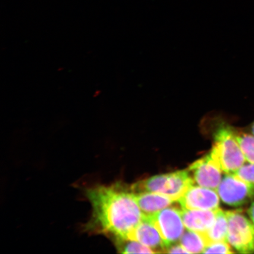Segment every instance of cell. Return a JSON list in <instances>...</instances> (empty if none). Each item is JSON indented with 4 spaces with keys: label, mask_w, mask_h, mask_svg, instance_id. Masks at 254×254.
Listing matches in <instances>:
<instances>
[{
    "label": "cell",
    "mask_w": 254,
    "mask_h": 254,
    "mask_svg": "<svg viewBox=\"0 0 254 254\" xmlns=\"http://www.w3.org/2000/svg\"><path fill=\"white\" fill-rule=\"evenodd\" d=\"M90 202V220L83 226L85 233L101 235L115 244L127 240L144 218L129 186L117 182L97 184L84 189Z\"/></svg>",
    "instance_id": "1"
},
{
    "label": "cell",
    "mask_w": 254,
    "mask_h": 254,
    "mask_svg": "<svg viewBox=\"0 0 254 254\" xmlns=\"http://www.w3.org/2000/svg\"><path fill=\"white\" fill-rule=\"evenodd\" d=\"M206 122L213 128V147L210 152L212 156L224 173H236L247 160L237 141L236 128L217 115L208 117Z\"/></svg>",
    "instance_id": "2"
},
{
    "label": "cell",
    "mask_w": 254,
    "mask_h": 254,
    "mask_svg": "<svg viewBox=\"0 0 254 254\" xmlns=\"http://www.w3.org/2000/svg\"><path fill=\"white\" fill-rule=\"evenodd\" d=\"M193 185H195V183L189 171L186 170L157 175L139 181L129 186V188L133 193H158L169 196L177 201Z\"/></svg>",
    "instance_id": "3"
},
{
    "label": "cell",
    "mask_w": 254,
    "mask_h": 254,
    "mask_svg": "<svg viewBox=\"0 0 254 254\" xmlns=\"http://www.w3.org/2000/svg\"><path fill=\"white\" fill-rule=\"evenodd\" d=\"M228 221L227 241L241 254L254 253V224L242 211H226Z\"/></svg>",
    "instance_id": "4"
},
{
    "label": "cell",
    "mask_w": 254,
    "mask_h": 254,
    "mask_svg": "<svg viewBox=\"0 0 254 254\" xmlns=\"http://www.w3.org/2000/svg\"><path fill=\"white\" fill-rule=\"evenodd\" d=\"M146 217L157 228L167 247L180 241L185 231L179 206L171 205Z\"/></svg>",
    "instance_id": "5"
},
{
    "label": "cell",
    "mask_w": 254,
    "mask_h": 254,
    "mask_svg": "<svg viewBox=\"0 0 254 254\" xmlns=\"http://www.w3.org/2000/svg\"><path fill=\"white\" fill-rule=\"evenodd\" d=\"M217 192L222 201L232 206H242L254 201V184L234 174H225Z\"/></svg>",
    "instance_id": "6"
},
{
    "label": "cell",
    "mask_w": 254,
    "mask_h": 254,
    "mask_svg": "<svg viewBox=\"0 0 254 254\" xmlns=\"http://www.w3.org/2000/svg\"><path fill=\"white\" fill-rule=\"evenodd\" d=\"M188 171L196 185L217 190L222 180L220 165L210 152L190 165Z\"/></svg>",
    "instance_id": "7"
},
{
    "label": "cell",
    "mask_w": 254,
    "mask_h": 254,
    "mask_svg": "<svg viewBox=\"0 0 254 254\" xmlns=\"http://www.w3.org/2000/svg\"><path fill=\"white\" fill-rule=\"evenodd\" d=\"M219 197L217 190L193 185L177 202L183 209L216 210L220 206Z\"/></svg>",
    "instance_id": "8"
},
{
    "label": "cell",
    "mask_w": 254,
    "mask_h": 254,
    "mask_svg": "<svg viewBox=\"0 0 254 254\" xmlns=\"http://www.w3.org/2000/svg\"><path fill=\"white\" fill-rule=\"evenodd\" d=\"M127 240L137 241L151 248L155 253H164L167 247L157 228L145 215L140 223L129 235Z\"/></svg>",
    "instance_id": "9"
},
{
    "label": "cell",
    "mask_w": 254,
    "mask_h": 254,
    "mask_svg": "<svg viewBox=\"0 0 254 254\" xmlns=\"http://www.w3.org/2000/svg\"><path fill=\"white\" fill-rule=\"evenodd\" d=\"M217 209L201 210L181 208V214L187 230L205 233L214 225Z\"/></svg>",
    "instance_id": "10"
},
{
    "label": "cell",
    "mask_w": 254,
    "mask_h": 254,
    "mask_svg": "<svg viewBox=\"0 0 254 254\" xmlns=\"http://www.w3.org/2000/svg\"><path fill=\"white\" fill-rule=\"evenodd\" d=\"M133 193L139 207L146 216L156 213L177 202L169 196L158 193L142 192Z\"/></svg>",
    "instance_id": "11"
},
{
    "label": "cell",
    "mask_w": 254,
    "mask_h": 254,
    "mask_svg": "<svg viewBox=\"0 0 254 254\" xmlns=\"http://www.w3.org/2000/svg\"><path fill=\"white\" fill-rule=\"evenodd\" d=\"M228 221L226 211L219 208L216 214L214 224L208 231L202 233L207 242V246L216 242H228Z\"/></svg>",
    "instance_id": "12"
},
{
    "label": "cell",
    "mask_w": 254,
    "mask_h": 254,
    "mask_svg": "<svg viewBox=\"0 0 254 254\" xmlns=\"http://www.w3.org/2000/svg\"><path fill=\"white\" fill-rule=\"evenodd\" d=\"M180 241L189 254L203 253L207 246L204 234L189 230L184 231Z\"/></svg>",
    "instance_id": "13"
},
{
    "label": "cell",
    "mask_w": 254,
    "mask_h": 254,
    "mask_svg": "<svg viewBox=\"0 0 254 254\" xmlns=\"http://www.w3.org/2000/svg\"><path fill=\"white\" fill-rule=\"evenodd\" d=\"M236 135L247 161L254 164V135L237 128Z\"/></svg>",
    "instance_id": "14"
},
{
    "label": "cell",
    "mask_w": 254,
    "mask_h": 254,
    "mask_svg": "<svg viewBox=\"0 0 254 254\" xmlns=\"http://www.w3.org/2000/svg\"><path fill=\"white\" fill-rule=\"evenodd\" d=\"M114 246L119 252L123 254H155L154 251L137 241L123 240L119 241Z\"/></svg>",
    "instance_id": "15"
},
{
    "label": "cell",
    "mask_w": 254,
    "mask_h": 254,
    "mask_svg": "<svg viewBox=\"0 0 254 254\" xmlns=\"http://www.w3.org/2000/svg\"><path fill=\"white\" fill-rule=\"evenodd\" d=\"M230 246L229 243L224 241L211 243L206 246L203 253L233 254L234 252Z\"/></svg>",
    "instance_id": "16"
},
{
    "label": "cell",
    "mask_w": 254,
    "mask_h": 254,
    "mask_svg": "<svg viewBox=\"0 0 254 254\" xmlns=\"http://www.w3.org/2000/svg\"><path fill=\"white\" fill-rule=\"evenodd\" d=\"M233 174L248 183L254 184V164L246 163Z\"/></svg>",
    "instance_id": "17"
},
{
    "label": "cell",
    "mask_w": 254,
    "mask_h": 254,
    "mask_svg": "<svg viewBox=\"0 0 254 254\" xmlns=\"http://www.w3.org/2000/svg\"><path fill=\"white\" fill-rule=\"evenodd\" d=\"M164 253L175 254V253H182V254H189L188 252L184 249V248L179 244H173L171 245L168 246L165 249Z\"/></svg>",
    "instance_id": "18"
},
{
    "label": "cell",
    "mask_w": 254,
    "mask_h": 254,
    "mask_svg": "<svg viewBox=\"0 0 254 254\" xmlns=\"http://www.w3.org/2000/svg\"><path fill=\"white\" fill-rule=\"evenodd\" d=\"M248 214H249V217L251 219L254 224V201L251 204L250 208L247 211Z\"/></svg>",
    "instance_id": "19"
},
{
    "label": "cell",
    "mask_w": 254,
    "mask_h": 254,
    "mask_svg": "<svg viewBox=\"0 0 254 254\" xmlns=\"http://www.w3.org/2000/svg\"><path fill=\"white\" fill-rule=\"evenodd\" d=\"M251 133L254 135V122L252 123V126H251Z\"/></svg>",
    "instance_id": "20"
}]
</instances>
